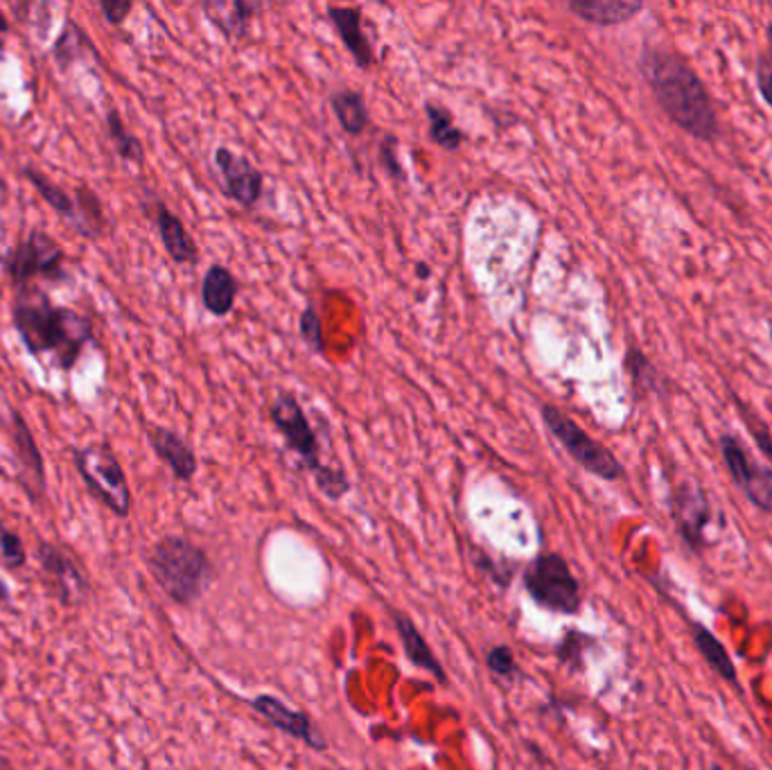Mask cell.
Listing matches in <instances>:
<instances>
[{
    "label": "cell",
    "instance_id": "cell-37",
    "mask_svg": "<svg viewBox=\"0 0 772 770\" xmlns=\"http://www.w3.org/2000/svg\"><path fill=\"white\" fill-rule=\"evenodd\" d=\"M0 601H8V590H6L3 581H0Z\"/></svg>",
    "mask_w": 772,
    "mask_h": 770
},
{
    "label": "cell",
    "instance_id": "cell-13",
    "mask_svg": "<svg viewBox=\"0 0 772 770\" xmlns=\"http://www.w3.org/2000/svg\"><path fill=\"white\" fill-rule=\"evenodd\" d=\"M326 12H328V19L335 26L342 43L346 46V50L355 59V63L359 68H370L375 61V52H373L368 37L364 34L362 12L357 8H337V6H330Z\"/></svg>",
    "mask_w": 772,
    "mask_h": 770
},
{
    "label": "cell",
    "instance_id": "cell-30",
    "mask_svg": "<svg viewBox=\"0 0 772 770\" xmlns=\"http://www.w3.org/2000/svg\"><path fill=\"white\" fill-rule=\"evenodd\" d=\"M298 333H300V339L310 346L315 353H324V348H326L324 328H321V317H319L315 305H307L303 310L300 322H298Z\"/></svg>",
    "mask_w": 772,
    "mask_h": 770
},
{
    "label": "cell",
    "instance_id": "cell-10",
    "mask_svg": "<svg viewBox=\"0 0 772 770\" xmlns=\"http://www.w3.org/2000/svg\"><path fill=\"white\" fill-rule=\"evenodd\" d=\"M669 509L682 541L693 552H701L707 545L705 531L712 522V504L707 493L696 482H682L671 493Z\"/></svg>",
    "mask_w": 772,
    "mask_h": 770
},
{
    "label": "cell",
    "instance_id": "cell-8",
    "mask_svg": "<svg viewBox=\"0 0 772 770\" xmlns=\"http://www.w3.org/2000/svg\"><path fill=\"white\" fill-rule=\"evenodd\" d=\"M725 468L736 488L761 513L772 515V471L750 458L741 441L732 434H723L719 441Z\"/></svg>",
    "mask_w": 772,
    "mask_h": 770
},
{
    "label": "cell",
    "instance_id": "cell-31",
    "mask_svg": "<svg viewBox=\"0 0 772 770\" xmlns=\"http://www.w3.org/2000/svg\"><path fill=\"white\" fill-rule=\"evenodd\" d=\"M398 138L396 136H386L379 145V161L386 170V175L398 179V181H405L407 179V172L403 170V166L398 164Z\"/></svg>",
    "mask_w": 772,
    "mask_h": 770
},
{
    "label": "cell",
    "instance_id": "cell-9",
    "mask_svg": "<svg viewBox=\"0 0 772 770\" xmlns=\"http://www.w3.org/2000/svg\"><path fill=\"white\" fill-rule=\"evenodd\" d=\"M6 267L19 287L28 285L32 278L39 276L48 280H59L63 278V251L52 238L43 234V230H34L26 243L10 251V256L6 258Z\"/></svg>",
    "mask_w": 772,
    "mask_h": 770
},
{
    "label": "cell",
    "instance_id": "cell-26",
    "mask_svg": "<svg viewBox=\"0 0 772 770\" xmlns=\"http://www.w3.org/2000/svg\"><path fill=\"white\" fill-rule=\"evenodd\" d=\"M626 368H629L637 389L660 394V396L666 394V379L657 373V368L651 364V359L642 351H637V348L629 351Z\"/></svg>",
    "mask_w": 772,
    "mask_h": 770
},
{
    "label": "cell",
    "instance_id": "cell-40",
    "mask_svg": "<svg viewBox=\"0 0 772 770\" xmlns=\"http://www.w3.org/2000/svg\"><path fill=\"white\" fill-rule=\"evenodd\" d=\"M712 770H725L723 766H719V763H712Z\"/></svg>",
    "mask_w": 772,
    "mask_h": 770
},
{
    "label": "cell",
    "instance_id": "cell-28",
    "mask_svg": "<svg viewBox=\"0 0 772 770\" xmlns=\"http://www.w3.org/2000/svg\"><path fill=\"white\" fill-rule=\"evenodd\" d=\"M107 125H109V134H111V138H113V142H116V147H118L120 157H122L125 161H131V164H142V161H145L142 145H140V140H138L136 136H131V134L125 129V125H122L118 111H109Z\"/></svg>",
    "mask_w": 772,
    "mask_h": 770
},
{
    "label": "cell",
    "instance_id": "cell-6",
    "mask_svg": "<svg viewBox=\"0 0 772 770\" xmlns=\"http://www.w3.org/2000/svg\"><path fill=\"white\" fill-rule=\"evenodd\" d=\"M528 596L552 612L578 614L583 590L570 563L561 554H540L524 572Z\"/></svg>",
    "mask_w": 772,
    "mask_h": 770
},
{
    "label": "cell",
    "instance_id": "cell-29",
    "mask_svg": "<svg viewBox=\"0 0 772 770\" xmlns=\"http://www.w3.org/2000/svg\"><path fill=\"white\" fill-rule=\"evenodd\" d=\"M486 667H488V671L493 675H497L502 680H508V682L522 678V671H519V664L515 660V653L506 644H497V646H493L486 653Z\"/></svg>",
    "mask_w": 772,
    "mask_h": 770
},
{
    "label": "cell",
    "instance_id": "cell-36",
    "mask_svg": "<svg viewBox=\"0 0 772 770\" xmlns=\"http://www.w3.org/2000/svg\"><path fill=\"white\" fill-rule=\"evenodd\" d=\"M8 30H10V23H8L6 14L0 12V52H3V48H6V34H8Z\"/></svg>",
    "mask_w": 772,
    "mask_h": 770
},
{
    "label": "cell",
    "instance_id": "cell-35",
    "mask_svg": "<svg viewBox=\"0 0 772 770\" xmlns=\"http://www.w3.org/2000/svg\"><path fill=\"white\" fill-rule=\"evenodd\" d=\"M745 423H748V430H750V434H752L756 447L763 452V456L772 464V436H770L768 427L761 425L759 421L754 423L750 416H745Z\"/></svg>",
    "mask_w": 772,
    "mask_h": 770
},
{
    "label": "cell",
    "instance_id": "cell-21",
    "mask_svg": "<svg viewBox=\"0 0 772 770\" xmlns=\"http://www.w3.org/2000/svg\"><path fill=\"white\" fill-rule=\"evenodd\" d=\"M154 219H157L159 234H161V240H164L168 256L179 265L195 263L197 260V245L190 238L184 221L161 201L157 204V217Z\"/></svg>",
    "mask_w": 772,
    "mask_h": 770
},
{
    "label": "cell",
    "instance_id": "cell-27",
    "mask_svg": "<svg viewBox=\"0 0 772 770\" xmlns=\"http://www.w3.org/2000/svg\"><path fill=\"white\" fill-rule=\"evenodd\" d=\"M26 177L30 179V184L39 190V195L66 219H70L72 224H77V201L70 199V195L66 190H61L57 184H52L48 177H43L39 170L26 168L23 170Z\"/></svg>",
    "mask_w": 772,
    "mask_h": 770
},
{
    "label": "cell",
    "instance_id": "cell-5",
    "mask_svg": "<svg viewBox=\"0 0 772 770\" xmlns=\"http://www.w3.org/2000/svg\"><path fill=\"white\" fill-rule=\"evenodd\" d=\"M540 414H543V423L550 430V434L563 445V450L585 473L603 482H616L624 477L622 461L603 443L592 438L581 425H576L563 409H558L556 405H543Z\"/></svg>",
    "mask_w": 772,
    "mask_h": 770
},
{
    "label": "cell",
    "instance_id": "cell-1",
    "mask_svg": "<svg viewBox=\"0 0 772 770\" xmlns=\"http://www.w3.org/2000/svg\"><path fill=\"white\" fill-rule=\"evenodd\" d=\"M640 70L671 122L699 140L721 136L719 113L705 85L680 55L646 48L640 57Z\"/></svg>",
    "mask_w": 772,
    "mask_h": 770
},
{
    "label": "cell",
    "instance_id": "cell-17",
    "mask_svg": "<svg viewBox=\"0 0 772 770\" xmlns=\"http://www.w3.org/2000/svg\"><path fill=\"white\" fill-rule=\"evenodd\" d=\"M689 631H691V640L696 651L703 655L705 664L723 680L728 682L732 689L741 691V682H739V671L736 664L730 655V651L723 646V642L701 622H689Z\"/></svg>",
    "mask_w": 772,
    "mask_h": 770
},
{
    "label": "cell",
    "instance_id": "cell-22",
    "mask_svg": "<svg viewBox=\"0 0 772 770\" xmlns=\"http://www.w3.org/2000/svg\"><path fill=\"white\" fill-rule=\"evenodd\" d=\"M333 111L339 120V125L344 127L346 134L350 136H362L370 122V113L368 107L364 102V96L350 89H342L337 93H333L330 98Z\"/></svg>",
    "mask_w": 772,
    "mask_h": 770
},
{
    "label": "cell",
    "instance_id": "cell-3",
    "mask_svg": "<svg viewBox=\"0 0 772 770\" xmlns=\"http://www.w3.org/2000/svg\"><path fill=\"white\" fill-rule=\"evenodd\" d=\"M269 418L274 427L283 434L287 447L300 458V464L315 475L317 488L333 502L342 500L350 491V480L342 468L326 466L321 461L317 432L313 430L310 418H307L296 396L280 392L269 407Z\"/></svg>",
    "mask_w": 772,
    "mask_h": 770
},
{
    "label": "cell",
    "instance_id": "cell-39",
    "mask_svg": "<svg viewBox=\"0 0 772 770\" xmlns=\"http://www.w3.org/2000/svg\"><path fill=\"white\" fill-rule=\"evenodd\" d=\"M768 41H770V46H772V23L768 26Z\"/></svg>",
    "mask_w": 772,
    "mask_h": 770
},
{
    "label": "cell",
    "instance_id": "cell-32",
    "mask_svg": "<svg viewBox=\"0 0 772 770\" xmlns=\"http://www.w3.org/2000/svg\"><path fill=\"white\" fill-rule=\"evenodd\" d=\"M0 556H3L6 565L10 567H21L26 563V552H23V543H21V537L10 533V531H3L0 533Z\"/></svg>",
    "mask_w": 772,
    "mask_h": 770
},
{
    "label": "cell",
    "instance_id": "cell-11",
    "mask_svg": "<svg viewBox=\"0 0 772 770\" xmlns=\"http://www.w3.org/2000/svg\"><path fill=\"white\" fill-rule=\"evenodd\" d=\"M215 166L221 175V188L226 197L254 208L263 195V172L247 159L228 147L215 149Z\"/></svg>",
    "mask_w": 772,
    "mask_h": 770
},
{
    "label": "cell",
    "instance_id": "cell-41",
    "mask_svg": "<svg viewBox=\"0 0 772 770\" xmlns=\"http://www.w3.org/2000/svg\"><path fill=\"white\" fill-rule=\"evenodd\" d=\"M743 770H756V768H743Z\"/></svg>",
    "mask_w": 772,
    "mask_h": 770
},
{
    "label": "cell",
    "instance_id": "cell-2",
    "mask_svg": "<svg viewBox=\"0 0 772 770\" xmlns=\"http://www.w3.org/2000/svg\"><path fill=\"white\" fill-rule=\"evenodd\" d=\"M12 315L26 348L32 355L50 353L61 368H70L77 362L93 335V326L85 315L57 307L46 292L30 285L19 289Z\"/></svg>",
    "mask_w": 772,
    "mask_h": 770
},
{
    "label": "cell",
    "instance_id": "cell-42",
    "mask_svg": "<svg viewBox=\"0 0 772 770\" xmlns=\"http://www.w3.org/2000/svg\"><path fill=\"white\" fill-rule=\"evenodd\" d=\"M3 531H6V529H3V526H0V533H3Z\"/></svg>",
    "mask_w": 772,
    "mask_h": 770
},
{
    "label": "cell",
    "instance_id": "cell-7",
    "mask_svg": "<svg viewBox=\"0 0 772 770\" xmlns=\"http://www.w3.org/2000/svg\"><path fill=\"white\" fill-rule=\"evenodd\" d=\"M75 466L80 471L89 491L116 515L127 517L131 506L129 484L113 452L105 445H89L75 450Z\"/></svg>",
    "mask_w": 772,
    "mask_h": 770
},
{
    "label": "cell",
    "instance_id": "cell-25",
    "mask_svg": "<svg viewBox=\"0 0 772 770\" xmlns=\"http://www.w3.org/2000/svg\"><path fill=\"white\" fill-rule=\"evenodd\" d=\"M77 224L75 228L85 234L87 238H98L105 228V213H102V204L96 197L93 190L89 188H77Z\"/></svg>",
    "mask_w": 772,
    "mask_h": 770
},
{
    "label": "cell",
    "instance_id": "cell-16",
    "mask_svg": "<svg viewBox=\"0 0 772 770\" xmlns=\"http://www.w3.org/2000/svg\"><path fill=\"white\" fill-rule=\"evenodd\" d=\"M567 10L585 23L610 28L633 21L644 6L633 0H570Z\"/></svg>",
    "mask_w": 772,
    "mask_h": 770
},
{
    "label": "cell",
    "instance_id": "cell-24",
    "mask_svg": "<svg viewBox=\"0 0 772 770\" xmlns=\"http://www.w3.org/2000/svg\"><path fill=\"white\" fill-rule=\"evenodd\" d=\"M425 116L429 122V136L434 138V142L445 149V151H456L463 142V131L458 127H454V120L449 116V111L441 105L427 102L425 105Z\"/></svg>",
    "mask_w": 772,
    "mask_h": 770
},
{
    "label": "cell",
    "instance_id": "cell-33",
    "mask_svg": "<svg viewBox=\"0 0 772 770\" xmlns=\"http://www.w3.org/2000/svg\"><path fill=\"white\" fill-rule=\"evenodd\" d=\"M756 87L768 107H772V57L761 55L756 63Z\"/></svg>",
    "mask_w": 772,
    "mask_h": 770
},
{
    "label": "cell",
    "instance_id": "cell-19",
    "mask_svg": "<svg viewBox=\"0 0 772 770\" xmlns=\"http://www.w3.org/2000/svg\"><path fill=\"white\" fill-rule=\"evenodd\" d=\"M263 10L258 3L249 0H236V3H204L206 19L228 39H243L249 32L251 19Z\"/></svg>",
    "mask_w": 772,
    "mask_h": 770
},
{
    "label": "cell",
    "instance_id": "cell-12",
    "mask_svg": "<svg viewBox=\"0 0 772 770\" xmlns=\"http://www.w3.org/2000/svg\"><path fill=\"white\" fill-rule=\"evenodd\" d=\"M249 705L274 728H278L280 732L303 741L305 746H310L315 750H324L326 741L319 734V730L315 728L313 719L307 717L303 710H294L289 705H285L280 699L271 697V694H260L254 701H249Z\"/></svg>",
    "mask_w": 772,
    "mask_h": 770
},
{
    "label": "cell",
    "instance_id": "cell-4",
    "mask_svg": "<svg viewBox=\"0 0 772 770\" xmlns=\"http://www.w3.org/2000/svg\"><path fill=\"white\" fill-rule=\"evenodd\" d=\"M149 567L164 592L179 605L195 603L210 576L206 552L181 535H166L154 545Z\"/></svg>",
    "mask_w": 772,
    "mask_h": 770
},
{
    "label": "cell",
    "instance_id": "cell-20",
    "mask_svg": "<svg viewBox=\"0 0 772 770\" xmlns=\"http://www.w3.org/2000/svg\"><path fill=\"white\" fill-rule=\"evenodd\" d=\"M238 298V280L221 265H212L201 283L204 307L215 317H226Z\"/></svg>",
    "mask_w": 772,
    "mask_h": 770
},
{
    "label": "cell",
    "instance_id": "cell-15",
    "mask_svg": "<svg viewBox=\"0 0 772 770\" xmlns=\"http://www.w3.org/2000/svg\"><path fill=\"white\" fill-rule=\"evenodd\" d=\"M392 618H394L396 631H398V635H400L403 651H405L407 660H409L414 667L427 671L434 680H438V682L445 684V682H447V673H445L441 660H436L432 646L427 644V640L423 638V633L416 629V624L412 622L409 614H405V612H400V610H394V612H392Z\"/></svg>",
    "mask_w": 772,
    "mask_h": 770
},
{
    "label": "cell",
    "instance_id": "cell-34",
    "mask_svg": "<svg viewBox=\"0 0 772 770\" xmlns=\"http://www.w3.org/2000/svg\"><path fill=\"white\" fill-rule=\"evenodd\" d=\"M131 8L133 6L129 3V0H102V3H100V10H102V14L107 17V21L111 26H122L125 19L129 17Z\"/></svg>",
    "mask_w": 772,
    "mask_h": 770
},
{
    "label": "cell",
    "instance_id": "cell-18",
    "mask_svg": "<svg viewBox=\"0 0 772 770\" xmlns=\"http://www.w3.org/2000/svg\"><path fill=\"white\" fill-rule=\"evenodd\" d=\"M41 563H43L46 572L55 579V585H57V590L66 603H75V601L85 599L87 579L80 572V567L72 563L70 556H66L57 547L43 545L41 547Z\"/></svg>",
    "mask_w": 772,
    "mask_h": 770
},
{
    "label": "cell",
    "instance_id": "cell-23",
    "mask_svg": "<svg viewBox=\"0 0 772 770\" xmlns=\"http://www.w3.org/2000/svg\"><path fill=\"white\" fill-rule=\"evenodd\" d=\"M12 438L17 443V452H19L23 468L30 473L32 482H37L39 491H43V464H41L37 443H34L28 425L23 423V418L17 412L12 414Z\"/></svg>",
    "mask_w": 772,
    "mask_h": 770
},
{
    "label": "cell",
    "instance_id": "cell-38",
    "mask_svg": "<svg viewBox=\"0 0 772 770\" xmlns=\"http://www.w3.org/2000/svg\"><path fill=\"white\" fill-rule=\"evenodd\" d=\"M418 276H420V278H427V276H429V269H427L425 265H418Z\"/></svg>",
    "mask_w": 772,
    "mask_h": 770
},
{
    "label": "cell",
    "instance_id": "cell-14",
    "mask_svg": "<svg viewBox=\"0 0 772 770\" xmlns=\"http://www.w3.org/2000/svg\"><path fill=\"white\" fill-rule=\"evenodd\" d=\"M149 443L179 482H190L197 475V456L177 432L168 427H149Z\"/></svg>",
    "mask_w": 772,
    "mask_h": 770
}]
</instances>
